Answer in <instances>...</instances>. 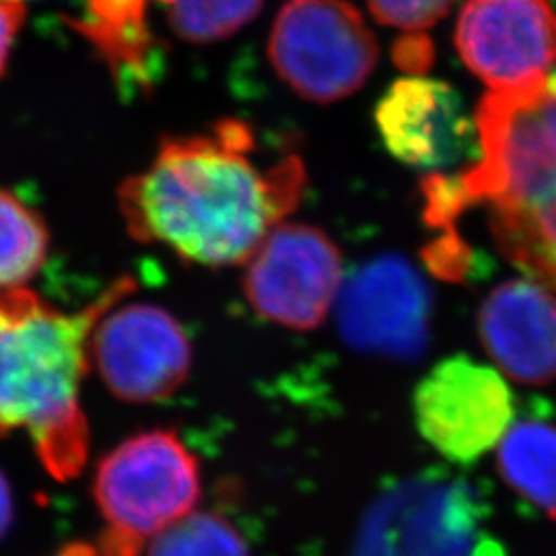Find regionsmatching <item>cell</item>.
I'll use <instances>...</instances> for the list:
<instances>
[{
  "mask_svg": "<svg viewBox=\"0 0 556 556\" xmlns=\"http://www.w3.org/2000/svg\"><path fill=\"white\" fill-rule=\"evenodd\" d=\"M298 155L256 157V139L238 119L208 132L163 140L139 176L119 188V211L132 238L160 243L206 266L243 264L289 217L305 192Z\"/></svg>",
  "mask_w": 556,
  "mask_h": 556,
  "instance_id": "1",
  "label": "cell"
},
{
  "mask_svg": "<svg viewBox=\"0 0 556 556\" xmlns=\"http://www.w3.org/2000/svg\"><path fill=\"white\" fill-rule=\"evenodd\" d=\"M23 17H25V9L20 0H0V73L7 64Z\"/></svg>",
  "mask_w": 556,
  "mask_h": 556,
  "instance_id": "22",
  "label": "cell"
},
{
  "mask_svg": "<svg viewBox=\"0 0 556 556\" xmlns=\"http://www.w3.org/2000/svg\"><path fill=\"white\" fill-rule=\"evenodd\" d=\"M497 470L516 495L556 519L555 425L538 418L514 422L497 445Z\"/></svg>",
  "mask_w": 556,
  "mask_h": 556,
  "instance_id": "14",
  "label": "cell"
},
{
  "mask_svg": "<svg viewBox=\"0 0 556 556\" xmlns=\"http://www.w3.org/2000/svg\"><path fill=\"white\" fill-rule=\"evenodd\" d=\"M394 60L408 75H420L433 62V43L425 31H406L394 46Z\"/></svg>",
  "mask_w": 556,
  "mask_h": 556,
  "instance_id": "21",
  "label": "cell"
},
{
  "mask_svg": "<svg viewBox=\"0 0 556 556\" xmlns=\"http://www.w3.org/2000/svg\"><path fill=\"white\" fill-rule=\"evenodd\" d=\"M89 358L108 390L144 404L172 396L188 379L192 349L178 319L151 303H130L101 316Z\"/></svg>",
  "mask_w": 556,
  "mask_h": 556,
  "instance_id": "10",
  "label": "cell"
},
{
  "mask_svg": "<svg viewBox=\"0 0 556 556\" xmlns=\"http://www.w3.org/2000/svg\"><path fill=\"white\" fill-rule=\"evenodd\" d=\"M482 503L445 475H417L381 491L361 517L353 556H493Z\"/></svg>",
  "mask_w": 556,
  "mask_h": 556,
  "instance_id": "5",
  "label": "cell"
},
{
  "mask_svg": "<svg viewBox=\"0 0 556 556\" xmlns=\"http://www.w3.org/2000/svg\"><path fill=\"white\" fill-rule=\"evenodd\" d=\"M179 38L192 43L217 41L256 17L262 0H165Z\"/></svg>",
  "mask_w": 556,
  "mask_h": 556,
  "instance_id": "18",
  "label": "cell"
},
{
  "mask_svg": "<svg viewBox=\"0 0 556 556\" xmlns=\"http://www.w3.org/2000/svg\"><path fill=\"white\" fill-rule=\"evenodd\" d=\"M456 0H369L374 17L404 31H422L450 13Z\"/></svg>",
  "mask_w": 556,
  "mask_h": 556,
  "instance_id": "19",
  "label": "cell"
},
{
  "mask_svg": "<svg viewBox=\"0 0 556 556\" xmlns=\"http://www.w3.org/2000/svg\"><path fill=\"white\" fill-rule=\"evenodd\" d=\"M478 338L498 371L528 386L556 379V298L536 280H507L482 301Z\"/></svg>",
  "mask_w": 556,
  "mask_h": 556,
  "instance_id": "13",
  "label": "cell"
},
{
  "mask_svg": "<svg viewBox=\"0 0 556 556\" xmlns=\"http://www.w3.org/2000/svg\"><path fill=\"white\" fill-rule=\"evenodd\" d=\"M245 298L262 318L291 330H314L342 287L334 241L309 225L280 223L245 262Z\"/></svg>",
  "mask_w": 556,
  "mask_h": 556,
  "instance_id": "8",
  "label": "cell"
},
{
  "mask_svg": "<svg viewBox=\"0 0 556 556\" xmlns=\"http://www.w3.org/2000/svg\"><path fill=\"white\" fill-rule=\"evenodd\" d=\"M202 472L176 431H140L101 457L93 497L101 556H142L149 544L199 509Z\"/></svg>",
  "mask_w": 556,
  "mask_h": 556,
  "instance_id": "4",
  "label": "cell"
},
{
  "mask_svg": "<svg viewBox=\"0 0 556 556\" xmlns=\"http://www.w3.org/2000/svg\"><path fill=\"white\" fill-rule=\"evenodd\" d=\"M48 229L36 211L0 190V291L21 289L48 258Z\"/></svg>",
  "mask_w": 556,
  "mask_h": 556,
  "instance_id": "15",
  "label": "cell"
},
{
  "mask_svg": "<svg viewBox=\"0 0 556 556\" xmlns=\"http://www.w3.org/2000/svg\"><path fill=\"white\" fill-rule=\"evenodd\" d=\"M15 516V503H13V491L7 477L0 470V540L7 536V532L11 530Z\"/></svg>",
  "mask_w": 556,
  "mask_h": 556,
  "instance_id": "23",
  "label": "cell"
},
{
  "mask_svg": "<svg viewBox=\"0 0 556 556\" xmlns=\"http://www.w3.org/2000/svg\"><path fill=\"white\" fill-rule=\"evenodd\" d=\"M50 556H101L100 551L96 544H89V542H68L64 544L62 548H59L54 555Z\"/></svg>",
  "mask_w": 556,
  "mask_h": 556,
  "instance_id": "24",
  "label": "cell"
},
{
  "mask_svg": "<svg viewBox=\"0 0 556 556\" xmlns=\"http://www.w3.org/2000/svg\"><path fill=\"white\" fill-rule=\"evenodd\" d=\"M422 258L433 275L445 280L462 282L475 273V252L456 229L441 231V236L425 248Z\"/></svg>",
  "mask_w": 556,
  "mask_h": 556,
  "instance_id": "20",
  "label": "cell"
},
{
  "mask_svg": "<svg viewBox=\"0 0 556 556\" xmlns=\"http://www.w3.org/2000/svg\"><path fill=\"white\" fill-rule=\"evenodd\" d=\"M516 404L497 369L466 355L445 358L418 383L415 418L425 441L443 457L472 464L514 425Z\"/></svg>",
  "mask_w": 556,
  "mask_h": 556,
  "instance_id": "9",
  "label": "cell"
},
{
  "mask_svg": "<svg viewBox=\"0 0 556 556\" xmlns=\"http://www.w3.org/2000/svg\"><path fill=\"white\" fill-rule=\"evenodd\" d=\"M147 556H252L238 526L219 511L194 509L155 538Z\"/></svg>",
  "mask_w": 556,
  "mask_h": 556,
  "instance_id": "16",
  "label": "cell"
},
{
  "mask_svg": "<svg viewBox=\"0 0 556 556\" xmlns=\"http://www.w3.org/2000/svg\"><path fill=\"white\" fill-rule=\"evenodd\" d=\"M268 56L301 98L342 100L358 91L378 64V41L344 0H291L275 21Z\"/></svg>",
  "mask_w": 556,
  "mask_h": 556,
  "instance_id": "6",
  "label": "cell"
},
{
  "mask_svg": "<svg viewBox=\"0 0 556 556\" xmlns=\"http://www.w3.org/2000/svg\"><path fill=\"white\" fill-rule=\"evenodd\" d=\"M477 126L480 155L459 172L468 204L486 206L505 258L556 289V75L491 91Z\"/></svg>",
  "mask_w": 556,
  "mask_h": 556,
  "instance_id": "3",
  "label": "cell"
},
{
  "mask_svg": "<svg viewBox=\"0 0 556 556\" xmlns=\"http://www.w3.org/2000/svg\"><path fill=\"white\" fill-rule=\"evenodd\" d=\"M135 282L122 278L91 305L66 314L25 289L0 291V438L25 433L46 472L77 477L89 457L80 383L101 316Z\"/></svg>",
  "mask_w": 556,
  "mask_h": 556,
  "instance_id": "2",
  "label": "cell"
},
{
  "mask_svg": "<svg viewBox=\"0 0 556 556\" xmlns=\"http://www.w3.org/2000/svg\"><path fill=\"white\" fill-rule=\"evenodd\" d=\"M376 124L386 149L417 169L450 172L480 155L477 116L443 80H396L379 100Z\"/></svg>",
  "mask_w": 556,
  "mask_h": 556,
  "instance_id": "12",
  "label": "cell"
},
{
  "mask_svg": "<svg viewBox=\"0 0 556 556\" xmlns=\"http://www.w3.org/2000/svg\"><path fill=\"white\" fill-rule=\"evenodd\" d=\"M457 52L491 91L546 79L556 62V11L548 0H468L456 27Z\"/></svg>",
  "mask_w": 556,
  "mask_h": 556,
  "instance_id": "11",
  "label": "cell"
},
{
  "mask_svg": "<svg viewBox=\"0 0 556 556\" xmlns=\"http://www.w3.org/2000/svg\"><path fill=\"white\" fill-rule=\"evenodd\" d=\"M151 0H91L87 34L119 68L139 71L147 52L144 11ZM165 2V0H163Z\"/></svg>",
  "mask_w": 556,
  "mask_h": 556,
  "instance_id": "17",
  "label": "cell"
},
{
  "mask_svg": "<svg viewBox=\"0 0 556 556\" xmlns=\"http://www.w3.org/2000/svg\"><path fill=\"white\" fill-rule=\"evenodd\" d=\"M334 307L340 337L358 353L415 361L429 346L431 289L417 268L396 254L361 264L342 282Z\"/></svg>",
  "mask_w": 556,
  "mask_h": 556,
  "instance_id": "7",
  "label": "cell"
},
{
  "mask_svg": "<svg viewBox=\"0 0 556 556\" xmlns=\"http://www.w3.org/2000/svg\"><path fill=\"white\" fill-rule=\"evenodd\" d=\"M20 2H21V0H20Z\"/></svg>",
  "mask_w": 556,
  "mask_h": 556,
  "instance_id": "25",
  "label": "cell"
}]
</instances>
